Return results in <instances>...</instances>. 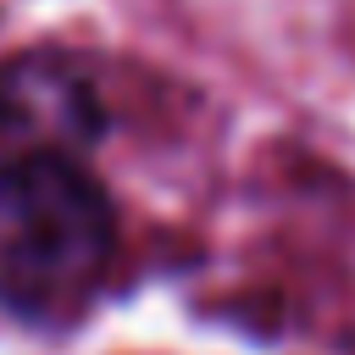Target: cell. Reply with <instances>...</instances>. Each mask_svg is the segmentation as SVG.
<instances>
[{
    "label": "cell",
    "instance_id": "7a4b0ae2",
    "mask_svg": "<svg viewBox=\"0 0 355 355\" xmlns=\"http://www.w3.org/2000/svg\"><path fill=\"white\" fill-rule=\"evenodd\" d=\"M105 116L89 78L67 61H6L0 67V139L6 155L17 150H67L78 155L100 139Z\"/></svg>",
    "mask_w": 355,
    "mask_h": 355
},
{
    "label": "cell",
    "instance_id": "6da1fadb",
    "mask_svg": "<svg viewBox=\"0 0 355 355\" xmlns=\"http://www.w3.org/2000/svg\"><path fill=\"white\" fill-rule=\"evenodd\" d=\"M116 261V205L83 155H0V311L28 327H72Z\"/></svg>",
    "mask_w": 355,
    "mask_h": 355
}]
</instances>
